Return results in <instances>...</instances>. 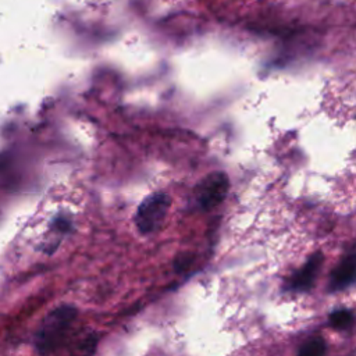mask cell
<instances>
[{"instance_id": "obj_1", "label": "cell", "mask_w": 356, "mask_h": 356, "mask_svg": "<svg viewBox=\"0 0 356 356\" xmlns=\"http://www.w3.org/2000/svg\"><path fill=\"white\" fill-rule=\"evenodd\" d=\"M78 309L72 305H61L51 309L40 321L33 335V346L39 356H50L65 341Z\"/></svg>"}, {"instance_id": "obj_2", "label": "cell", "mask_w": 356, "mask_h": 356, "mask_svg": "<svg viewBox=\"0 0 356 356\" xmlns=\"http://www.w3.org/2000/svg\"><path fill=\"white\" fill-rule=\"evenodd\" d=\"M170 204V197L163 192L147 196L140 203L135 214V225L138 231L143 235H149L157 231L164 222Z\"/></svg>"}, {"instance_id": "obj_3", "label": "cell", "mask_w": 356, "mask_h": 356, "mask_svg": "<svg viewBox=\"0 0 356 356\" xmlns=\"http://www.w3.org/2000/svg\"><path fill=\"white\" fill-rule=\"evenodd\" d=\"M228 178L222 172L210 174L204 178L196 191V202L202 210L213 209L220 204L228 191Z\"/></svg>"}, {"instance_id": "obj_4", "label": "cell", "mask_w": 356, "mask_h": 356, "mask_svg": "<svg viewBox=\"0 0 356 356\" xmlns=\"http://www.w3.org/2000/svg\"><path fill=\"white\" fill-rule=\"evenodd\" d=\"M323 261L324 254L321 252H314L299 270H296L285 280V284L282 286L284 291L306 292L312 289L318 275V271L323 266Z\"/></svg>"}, {"instance_id": "obj_5", "label": "cell", "mask_w": 356, "mask_h": 356, "mask_svg": "<svg viewBox=\"0 0 356 356\" xmlns=\"http://www.w3.org/2000/svg\"><path fill=\"white\" fill-rule=\"evenodd\" d=\"M356 282V248L348 252L330 275L328 291H343Z\"/></svg>"}, {"instance_id": "obj_6", "label": "cell", "mask_w": 356, "mask_h": 356, "mask_svg": "<svg viewBox=\"0 0 356 356\" xmlns=\"http://www.w3.org/2000/svg\"><path fill=\"white\" fill-rule=\"evenodd\" d=\"M328 323L335 330H349L355 323V314L349 309H337L330 313Z\"/></svg>"}, {"instance_id": "obj_7", "label": "cell", "mask_w": 356, "mask_h": 356, "mask_svg": "<svg viewBox=\"0 0 356 356\" xmlns=\"http://www.w3.org/2000/svg\"><path fill=\"white\" fill-rule=\"evenodd\" d=\"M327 342L323 337H313L307 339L298 350V356H325Z\"/></svg>"}, {"instance_id": "obj_8", "label": "cell", "mask_w": 356, "mask_h": 356, "mask_svg": "<svg viewBox=\"0 0 356 356\" xmlns=\"http://www.w3.org/2000/svg\"><path fill=\"white\" fill-rule=\"evenodd\" d=\"M50 228H51V232L54 235H65V234L72 231V222L68 217L60 214L51 221Z\"/></svg>"}, {"instance_id": "obj_9", "label": "cell", "mask_w": 356, "mask_h": 356, "mask_svg": "<svg viewBox=\"0 0 356 356\" xmlns=\"http://www.w3.org/2000/svg\"><path fill=\"white\" fill-rule=\"evenodd\" d=\"M97 343V335L95 334H89L78 346L76 352L74 353V356H90L96 348Z\"/></svg>"}, {"instance_id": "obj_10", "label": "cell", "mask_w": 356, "mask_h": 356, "mask_svg": "<svg viewBox=\"0 0 356 356\" xmlns=\"http://www.w3.org/2000/svg\"><path fill=\"white\" fill-rule=\"evenodd\" d=\"M191 260H192V259H189V256H178L177 260H175V263H174L175 270H177V271H182V270L189 268Z\"/></svg>"}]
</instances>
